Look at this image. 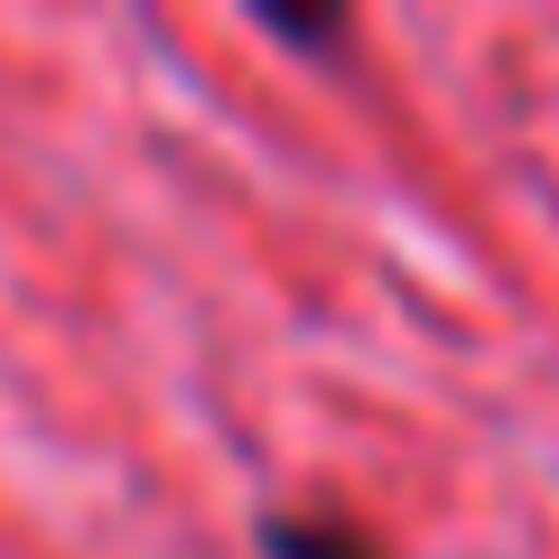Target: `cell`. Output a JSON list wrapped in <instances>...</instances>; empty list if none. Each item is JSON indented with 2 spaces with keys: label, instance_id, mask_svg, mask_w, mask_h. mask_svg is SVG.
<instances>
[{
  "label": "cell",
  "instance_id": "obj_1",
  "mask_svg": "<svg viewBox=\"0 0 559 559\" xmlns=\"http://www.w3.org/2000/svg\"><path fill=\"white\" fill-rule=\"evenodd\" d=\"M261 559H382L364 532H345V522H289L271 513L261 522Z\"/></svg>",
  "mask_w": 559,
  "mask_h": 559
},
{
  "label": "cell",
  "instance_id": "obj_2",
  "mask_svg": "<svg viewBox=\"0 0 559 559\" xmlns=\"http://www.w3.org/2000/svg\"><path fill=\"white\" fill-rule=\"evenodd\" d=\"M271 28H280V38L326 47V38H345V10H271Z\"/></svg>",
  "mask_w": 559,
  "mask_h": 559
}]
</instances>
